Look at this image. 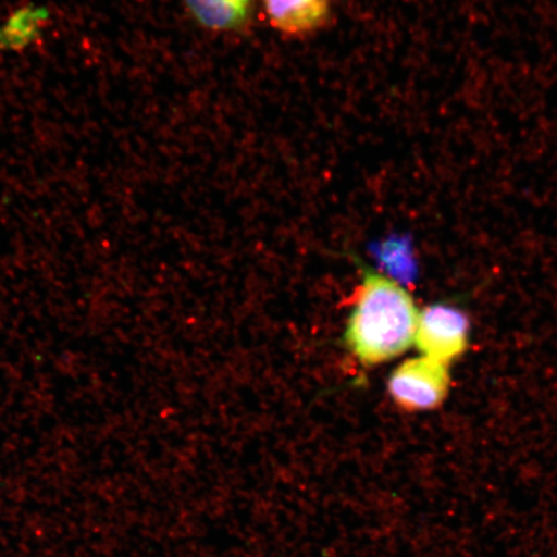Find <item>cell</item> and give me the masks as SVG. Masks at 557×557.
Here are the masks:
<instances>
[{"label": "cell", "instance_id": "obj_5", "mask_svg": "<svg viewBox=\"0 0 557 557\" xmlns=\"http://www.w3.org/2000/svg\"><path fill=\"white\" fill-rule=\"evenodd\" d=\"M198 23L212 32L246 29L253 15V0H185Z\"/></svg>", "mask_w": 557, "mask_h": 557}, {"label": "cell", "instance_id": "obj_4", "mask_svg": "<svg viewBox=\"0 0 557 557\" xmlns=\"http://www.w3.org/2000/svg\"><path fill=\"white\" fill-rule=\"evenodd\" d=\"M274 29L288 37H306L329 24L331 0H262Z\"/></svg>", "mask_w": 557, "mask_h": 557}, {"label": "cell", "instance_id": "obj_1", "mask_svg": "<svg viewBox=\"0 0 557 557\" xmlns=\"http://www.w3.org/2000/svg\"><path fill=\"white\" fill-rule=\"evenodd\" d=\"M350 305L345 341L361 363H385L414 344L420 312L399 283L367 270Z\"/></svg>", "mask_w": 557, "mask_h": 557}, {"label": "cell", "instance_id": "obj_7", "mask_svg": "<svg viewBox=\"0 0 557 557\" xmlns=\"http://www.w3.org/2000/svg\"><path fill=\"white\" fill-rule=\"evenodd\" d=\"M51 13L44 5L27 4L13 11L0 26V50L20 52L40 38Z\"/></svg>", "mask_w": 557, "mask_h": 557}, {"label": "cell", "instance_id": "obj_3", "mask_svg": "<svg viewBox=\"0 0 557 557\" xmlns=\"http://www.w3.org/2000/svg\"><path fill=\"white\" fill-rule=\"evenodd\" d=\"M470 320L462 310L436 304L418 318L414 344L423 357L449 364L469 346Z\"/></svg>", "mask_w": 557, "mask_h": 557}, {"label": "cell", "instance_id": "obj_6", "mask_svg": "<svg viewBox=\"0 0 557 557\" xmlns=\"http://www.w3.org/2000/svg\"><path fill=\"white\" fill-rule=\"evenodd\" d=\"M379 268L400 285H412L418 276L413 239L406 234H393L374 242L369 248Z\"/></svg>", "mask_w": 557, "mask_h": 557}, {"label": "cell", "instance_id": "obj_2", "mask_svg": "<svg viewBox=\"0 0 557 557\" xmlns=\"http://www.w3.org/2000/svg\"><path fill=\"white\" fill-rule=\"evenodd\" d=\"M450 386L448 366L428 357L404 361L389 375L387 387L396 406L422 412L442 406Z\"/></svg>", "mask_w": 557, "mask_h": 557}]
</instances>
